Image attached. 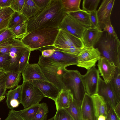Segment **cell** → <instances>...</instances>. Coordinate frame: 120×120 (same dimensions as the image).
Here are the masks:
<instances>
[{"instance_id": "cell-47", "label": "cell", "mask_w": 120, "mask_h": 120, "mask_svg": "<svg viewBox=\"0 0 120 120\" xmlns=\"http://www.w3.org/2000/svg\"><path fill=\"white\" fill-rule=\"evenodd\" d=\"M103 32H107L108 34L112 35L116 38H118L111 23L106 25L103 29Z\"/></svg>"}, {"instance_id": "cell-1", "label": "cell", "mask_w": 120, "mask_h": 120, "mask_svg": "<svg viewBox=\"0 0 120 120\" xmlns=\"http://www.w3.org/2000/svg\"><path fill=\"white\" fill-rule=\"evenodd\" d=\"M66 14L61 0H51L45 8L27 20V31L58 27Z\"/></svg>"}, {"instance_id": "cell-19", "label": "cell", "mask_w": 120, "mask_h": 120, "mask_svg": "<svg viewBox=\"0 0 120 120\" xmlns=\"http://www.w3.org/2000/svg\"><path fill=\"white\" fill-rule=\"evenodd\" d=\"M22 85H18L14 89H11L6 94V103L8 108L13 109L21 103Z\"/></svg>"}, {"instance_id": "cell-52", "label": "cell", "mask_w": 120, "mask_h": 120, "mask_svg": "<svg viewBox=\"0 0 120 120\" xmlns=\"http://www.w3.org/2000/svg\"><path fill=\"white\" fill-rule=\"evenodd\" d=\"M106 117L104 116L101 115L98 117L97 120H105Z\"/></svg>"}, {"instance_id": "cell-9", "label": "cell", "mask_w": 120, "mask_h": 120, "mask_svg": "<svg viewBox=\"0 0 120 120\" xmlns=\"http://www.w3.org/2000/svg\"><path fill=\"white\" fill-rule=\"evenodd\" d=\"M101 56V53L97 48L94 47H84L77 56V66L89 69L95 67Z\"/></svg>"}, {"instance_id": "cell-54", "label": "cell", "mask_w": 120, "mask_h": 120, "mask_svg": "<svg viewBox=\"0 0 120 120\" xmlns=\"http://www.w3.org/2000/svg\"><path fill=\"white\" fill-rule=\"evenodd\" d=\"M47 120H55L54 116Z\"/></svg>"}, {"instance_id": "cell-25", "label": "cell", "mask_w": 120, "mask_h": 120, "mask_svg": "<svg viewBox=\"0 0 120 120\" xmlns=\"http://www.w3.org/2000/svg\"><path fill=\"white\" fill-rule=\"evenodd\" d=\"M109 83L117 103L120 102V69L116 66L115 74Z\"/></svg>"}, {"instance_id": "cell-11", "label": "cell", "mask_w": 120, "mask_h": 120, "mask_svg": "<svg viewBox=\"0 0 120 120\" xmlns=\"http://www.w3.org/2000/svg\"><path fill=\"white\" fill-rule=\"evenodd\" d=\"M58 28L59 30L66 31L81 39L84 31L87 27L75 20L67 13Z\"/></svg>"}, {"instance_id": "cell-50", "label": "cell", "mask_w": 120, "mask_h": 120, "mask_svg": "<svg viewBox=\"0 0 120 120\" xmlns=\"http://www.w3.org/2000/svg\"><path fill=\"white\" fill-rule=\"evenodd\" d=\"M12 0H0V8L9 7Z\"/></svg>"}, {"instance_id": "cell-49", "label": "cell", "mask_w": 120, "mask_h": 120, "mask_svg": "<svg viewBox=\"0 0 120 120\" xmlns=\"http://www.w3.org/2000/svg\"><path fill=\"white\" fill-rule=\"evenodd\" d=\"M14 11L9 7L1 8L0 10V17L3 16L13 13Z\"/></svg>"}, {"instance_id": "cell-12", "label": "cell", "mask_w": 120, "mask_h": 120, "mask_svg": "<svg viewBox=\"0 0 120 120\" xmlns=\"http://www.w3.org/2000/svg\"><path fill=\"white\" fill-rule=\"evenodd\" d=\"M100 76L98 70L95 67L87 70L85 75H82L86 93L90 96L97 94Z\"/></svg>"}, {"instance_id": "cell-26", "label": "cell", "mask_w": 120, "mask_h": 120, "mask_svg": "<svg viewBox=\"0 0 120 120\" xmlns=\"http://www.w3.org/2000/svg\"><path fill=\"white\" fill-rule=\"evenodd\" d=\"M64 109L73 120H83L80 105L75 101L72 96L70 99L69 107Z\"/></svg>"}, {"instance_id": "cell-4", "label": "cell", "mask_w": 120, "mask_h": 120, "mask_svg": "<svg viewBox=\"0 0 120 120\" xmlns=\"http://www.w3.org/2000/svg\"><path fill=\"white\" fill-rule=\"evenodd\" d=\"M65 90H70L73 97L80 105L86 93L82 75L77 70H69L64 76Z\"/></svg>"}, {"instance_id": "cell-37", "label": "cell", "mask_w": 120, "mask_h": 120, "mask_svg": "<svg viewBox=\"0 0 120 120\" xmlns=\"http://www.w3.org/2000/svg\"><path fill=\"white\" fill-rule=\"evenodd\" d=\"M6 78V74L0 77V103L5 98L7 89L5 86Z\"/></svg>"}, {"instance_id": "cell-44", "label": "cell", "mask_w": 120, "mask_h": 120, "mask_svg": "<svg viewBox=\"0 0 120 120\" xmlns=\"http://www.w3.org/2000/svg\"><path fill=\"white\" fill-rule=\"evenodd\" d=\"M96 11L97 10H96L90 13V20L91 25L90 27L97 28L99 29Z\"/></svg>"}, {"instance_id": "cell-24", "label": "cell", "mask_w": 120, "mask_h": 120, "mask_svg": "<svg viewBox=\"0 0 120 120\" xmlns=\"http://www.w3.org/2000/svg\"><path fill=\"white\" fill-rule=\"evenodd\" d=\"M40 10L33 0H24V4L20 13L27 20L37 14Z\"/></svg>"}, {"instance_id": "cell-40", "label": "cell", "mask_w": 120, "mask_h": 120, "mask_svg": "<svg viewBox=\"0 0 120 120\" xmlns=\"http://www.w3.org/2000/svg\"><path fill=\"white\" fill-rule=\"evenodd\" d=\"M11 38H15V36L8 28L0 31V43Z\"/></svg>"}, {"instance_id": "cell-48", "label": "cell", "mask_w": 120, "mask_h": 120, "mask_svg": "<svg viewBox=\"0 0 120 120\" xmlns=\"http://www.w3.org/2000/svg\"><path fill=\"white\" fill-rule=\"evenodd\" d=\"M10 58V56L8 54H0V69H3L5 63Z\"/></svg>"}, {"instance_id": "cell-14", "label": "cell", "mask_w": 120, "mask_h": 120, "mask_svg": "<svg viewBox=\"0 0 120 120\" xmlns=\"http://www.w3.org/2000/svg\"><path fill=\"white\" fill-rule=\"evenodd\" d=\"M97 65L100 75L106 83H109L115 74L116 66L113 62L101 56L98 60Z\"/></svg>"}, {"instance_id": "cell-13", "label": "cell", "mask_w": 120, "mask_h": 120, "mask_svg": "<svg viewBox=\"0 0 120 120\" xmlns=\"http://www.w3.org/2000/svg\"><path fill=\"white\" fill-rule=\"evenodd\" d=\"M114 0L102 1L98 10L97 15L99 29L102 30L107 24L111 23L110 17Z\"/></svg>"}, {"instance_id": "cell-27", "label": "cell", "mask_w": 120, "mask_h": 120, "mask_svg": "<svg viewBox=\"0 0 120 120\" xmlns=\"http://www.w3.org/2000/svg\"><path fill=\"white\" fill-rule=\"evenodd\" d=\"M21 74L20 72H6L5 86L7 89H12L18 86L21 79Z\"/></svg>"}, {"instance_id": "cell-32", "label": "cell", "mask_w": 120, "mask_h": 120, "mask_svg": "<svg viewBox=\"0 0 120 120\" xmlns=\"http://www.w3.org/2000/svg\"><path fill=\"white\" fill-rule=\"evenodd\" d=\"M39 109L33 120H46L49 112L48 107L46 103L40 104Z\"/></svg>"}, {"instance_id": "cell-45", "label": "cell", "mask_w": 120, "mask_h": 120, "mask_svg": "<svg viewBox=\"0 0 120 120\" xmlns=\"http://www.w3.org/2000/svg\"><path fill=\"white\" fill-rule=\"evenodd\" d=\"M82 48L72 46L68 49L65 50L61 52L77 56L79 53Z\"/></svg>"}, {"instance_id": "cell-38", "label": "cell", "mask_w": 120, "mask_h": 120, "mask_svg": "<svg viewBox=\"0 0 120 120\" xmlns=\"http://www.w3.org/2000/svg\"><path fill=\"white\" fill-rule=\"evenodd\" d=\"M24 2V0H12L9 8L14 11L20 12Z\"/></svg>"}, {"instance_id": "cell-33", "label": "cell", "mask_w": 120, "mask_h": 120, "mask_svg": "<svg viewBox=\"0 0 120 120\" xmlns=\"http://www.w3.org/2000/svg\"><path fill=\"white\" fill-rule=\"evenodd\" d=\"M100 0H84L82 10L90 13L96 10Z\"/></svg>"}, {"instance_id": "cell-30", "label": "cell", "mask_w": 120, "mask_h": 120, "mask_svg": "<svg viewBox=\"0 0 120 120\" xmlns=\"http://www.w3.org/2000/svg\"><path fill=\"white\" fill-rule=\"evenodd\" d=\"M27 21L13 28L9 29L15 35V38L21 39L28 33Z\"/></svg>"}, {"instance_id": "cell-51", "label": "cell", "mask_w": 120, "mask_h": 120, "mask_svg": "<svg viewBox=\"0 0 120 120\" xmlns=\"http://www.w3.org/2000/svg\"><path fill=\"white\" fill-rule=\"evenodd\" d=\"M120 102L117 103L114 109V111L118 116L120 117Z\"/></svg>"}, {"instance_id": "cell-42", "label": "cell", "mask_w": 120, "mask_h": 120, "mask_svg": "<svg viewBox=\"0 0 120 120\" xmlns=\"http://www.w3.org/2000/svg\"><path fill=\"white\" fill-rule=\"evenodd\" d=\"M41 50V55L45 57H48L51 56L56 50L52 46H51L43 48Z\"/></svg>"}, {"instance_id": "cell-31", "label": "cell", "mask_w": 120, "mask_h": 120, "mask_svg": "<svg viewBox=\"0 0 120 120\" xmlns=\"http://www.w3.org/2000/svg\"><path fill=\"white\" fill-rule=\"evenodd\" d=\"M27 20L26 17L21 13L14 11L10 19L8 28H13Z\"/></svg>"}, {"instance_id": "cell-35", "label": "cell", "mask_w": 120, "mask_h": 120, "mask_svg": "<svg viewBox=\"0 0 120 120\" xmlns=\"http://www.w3.org/2000/svg\"><path fill=\"white\" fill-rule=\"evenodd\" d=\"M54 116L55 120H73L68 113L64 109L57 110Z\"/></svg>"}, {"instance_id": "cell-55", "label": "cell", "mask_w": 120, "mask_h": 120, "mask_svg": "<svg viewBox=\"0 0 120 120\" xmlns=\"http://www.w3.org/2000/svg\"><path fill=\"white\" fill-rule=\"evenodd\" d=\"M1 8H0V10L1 9Z\"/></svg>"}, {"instance_id": "cell-5", "label": "cell", "mask_w": 120, "mask_h": 120, "mask_svg": "<svg viewBox=\"0 0 120 120\" xmlns=\"http://www.w3.org/2000/svg\"><path fill=\"white\" fill-rule=\"evenodd\" d=\"M30 50L20 39L14 38L11 44L8 54L10 58L6 63L3 69L6 72H19V62L21 56L26 51Z\"/></svg>"}, {"instance_id": "cell-46", "label": "cell", "mask_w": 120, "mask_h": 120, "mask_svg": "<svg viewBox=\"0 0 120 120\" xmlns=\"http://www.w3.org/2000/svg\"><path fill=\"white\" fill-rule=\"evenodd\" d=\"M39 9L40 11L45 8L49 4L51 0H33Z\"/></svg>"}, {"instance_id": "cell-15", "label": "cell", "mask_w": 120, "mask_h": 120, "mask_svg": "<svg viewBox=\"0 0 120 120\" xmlns=\"http://www.w3.org/2000/svg\"><path fill=\"white\" fill-rule=\"evenodd\" d=\"M28 82L37 87L44 97L50 98L54 101L60 91L53 84L48 81L36 80Z\"/></svg>"}, {"instance_id": "cell-53", "label": "cell", "mask_w": 120, "mask_h": 120, "mask_svg": "<svg viewBox=\"0 0 120 120\" xmlns=\"http://www.w3.org/2000/svg\"><path fill=\"white\" fill-rule=\"evenodd\" d=\"M6 72L3 69H0V77L6 74Z\"/></svg>"}, {"instance_id": "cell-34", "label": "cell", "mask_w": 120, "mask_h": 120, "mask_svg": "<svg viewBox=\"0 0 120 120\" xmlns=\"http://www.w3.org/2000/svg\"><path fill=\"white\" fill-rule=\"evenodd\" d=\"M31 52V51L29 50L24 52L19 60V62L18 70L19 72L22 73L29 63V61Z\"/></svg>"}, {"instance_id": "cell-6", "label": "cell", "mask_w": 120, "mask_h": 120, "mask_svg": "<svg viewBox=\"0 0 120 120\" xmlns=\"http://www.w3.org/2000/svg\"><path fill=\"white\" fill-rule=\"evenodd\" d=\"M40 66L48 82L53 84L60 91L65 89L64 83V76L68 70L66 68L55 64Z\"/></svg>"}, {"instance_id": "cell-23", "label": "cell", "mask_w": 120, "mask_h": 120, "mask_svg": "<svg viewBox=\"0 0 120 120\" xmlns=\"http://www.w3.org/2000/svg\"><path fill=\"white\" fill-rule=\"evenodd\" d=\"M66 13L83 25L87 27L91 26L90 13L82 9L75 11Z\"/></svg>"}, {"instance_id": "cell-28", "label": "cell", "mask_w": 120, "mask_h": 120, "mask_svg": "<svg viewBox=\"0 0 120 120\" xmlns=\"http://www.w3.org/2000/svg\"><path fill=\"white\" fill-rule=\"evenodd\" d=\"M40 105V104L35 105L16 112L25 120H33Z\"/></svg>"}, {"instance_id": "cell-21", "label": "cell", "mask_w": 120, "mask_h": 120, "mask_svg": "<svg viewBox=\"0 0 120 120\" xmlns=\"http://www.w3.org/2000/svg\"><path fill=\"white\" fill-rule=\"evenodd\" d=\"M80 107L83 120H95L91 96L85 94Z\"/></svg>"}, {"instance_id": "cell-22", "label": "cell", "mask_w": 120, "mask_h": 120, "mask_svg": "<svg viewBox=\"0 0 120 120\" xmlns=\"http://www.w3.org/2000/svg\"><path fill=\"white\" fill-rule=\"evenodd\" d=\"M72 96L70 90H62L54 101L56 110L68 107L70 99Z\"/></svg>"}, {"instance_id": "cell-2", "label": "cell", "mask_w": 120, "mask_h": 120, "mask_svg": "<svg viewBox=\"0 0 120 120\" xmlns=\"http://www.w3.org/2000/svg\"><path fill=\"white\" fill-rule=\"evenodd\" d=\"M59 29L58 27H49L34 30L20 39L31 51L52 46Z\"/></svg>"}, {"instance_id": "cell-7", "label": "cell", "mask_w": 120, "mask_h": 120, "mask_svg": "<svg viewBox=\"0 0 120 120\" xmlns=\"http://www.w3.org/2000/svg\"><path fill=\"white\" fill-rule=\"evenodd\" d=\"M21 104L24 109L39 104L45 97L36 86L28 81H23L21 85Z\"/></svg>"}, {"instance_id": "cell-39", "label": "cell", "mask_w": 120, "mask_h": 120, "mask_svg": "<svg viewBox=\"0 0 120 120\" xmlns=\"http://www.w3.org/2000/svg\"><path fill=\"white\" fill-rule=\"evenodd\" d=\"M107 104V109L106 116V120H120V118L117 115L114 109L108 104Z\"/></svg>"}, {"instance_id": "cell-16", "label": "cell", "mask_w": 120, "mask_h": 120, "mask_svg": "<svg viewBox=\"0 0 120 120\" xmlns=\"http://www.w3.org/2000/svg\"><path fill=\"white\" fill-rule=\"evenodd\" d=\"M97 93L101 96L106 103L114 109L117 102L109 83H106L99 77Z\"/></svg>"}, {"instance_id": "cell-29", "label": "cell", "mask_w": 120, "mask_h": 120, "mask_svg": "<svg viewBox=\"0 0 120 120\" xmlns=\"http://www.w3.org/2000/svg\"><path fill=\"white\" fill-rule=\"evenodd\" d=\"M63 6L66 13L80 10L81 0H61Z\"/></svg>"}, {"instance_id": "cell-36", "label": "cell", "mask_w": 120, "mask_h": 120, "mask_svg": "<svg viewBox=\"0 0 120 120\" xmlns=\"http://www.w3.org/2000/svg\"><path fill=\"white\" fill-rule=\"evenodd\" d=\"M14 38H11L0 43V54H8L10 46Z\"/></svg>"}, {"instance_id": "cell-3", "label": "cell", "mask_w": 120, "mask_h": 120, "mask_svg": "<svg viewBox=\"0 0 120 120\" xmlns=\"http://www.w3.org/2000/svg\"><path fill=\"white\" fill-rule=\"evenodd\" d=\"M95 48L98 49L101 56L113 62L120 69V42L118 38H116L103 32Z\"/></svg>"}, {"instance_id": "cell-43", "label": "cell", "mask_w": 120, "mask_h": 120, "mask_svg": "<svg viewBox=\"0 0 120 120\" xmlns=\"http://www.w3.org/2000/svg\"><path fill=\"white\" fill-rule=\"evenodd\" d=\"M4 120H25L13 109L9 111L7 117Z\"/></svg>"}, {"instance_id": "cell-8", "label": "cell", "mask_w": 120, "mask_h": 120, "mask_svg": "<svg viewBox=\"0 0 120 120\" xmlns=\"http://www.w3.org/2000/svg\"><path fill=\"white\" fill-rule=\"evenodd\" d=\"M55 49V51L50 57H45L41 55L39 57L38 64L40 66L55 64L66 68L69 66L77 65V56L61 52Z\"/></svg>"}, {"instance_id": "cell-41", "label": "cell", "mask_w": 120, "mask_h": 120, "mask_svg": "<svg viewBox=\"0 0 120 120\" xmlns=\"http://www.w3.org/2000/svg\"><path fill=\"white\" fill-rule=\"evenodd\" d=\"M13 12L4 15L0 17V31L8 28L10 19Z\"/></svg>"}, {"instance_id": "cell-18", "label": "cell", "mask_w": 120, "mask_h": 120, "mask_svg": "<svg viewBox=\"0 0 120 120\" xmlns=\"http://www.w3.org/2000/svg\"><path fill=\"white\" fill-rule=\"evenodd\" d=\"M103 32L102 30L97 28H87L81 39L84 47H94L100 39Z\"/></svg>"}, {"instance_id": "cell-17", "label": "cell", "mask_w": 120, "mask_h": 120, "mask_svg": "<svg viewBox=\"0 0 120 120\" xmlns=\"http://www.w3.org/2000/svg\"><path fill=\"white\" fill-rule=\"evenodd\" d=\"M22 74L23 81L36 80L48 81L38 63H29Z\"/></svg>"}, {"instance_id": "cell-20", "label": "cell", "mask_w": 120, "mask_h": 120, "mask_svg": "<svg viewBox=\"0 0 120 120\" xmlns=\"http://www.w3.org/2000/svg\"><path fill=\"white\" fill-rule=\"evenodd\" d=\"M92 103L95 120H97L100 115L106 116L107 104L103 98L97 93L91 96Z\"/></svg>"}, {"instance_id": "cell-10", "label": "cell", "mask_w": 120, "mask_h": 120, "mask_svg": "<svg viewBox=\"0 0 120 120\" xmlns=\"http://www.w3.org/2000/svg\"><path fill=\"white\" fill-rule=\"evenodd\" d=\"M72 46L81 48L84 47L81 39L66 31L59 30L52 46L58 50L62 52Z\"/></svg>"}]
</instances>
